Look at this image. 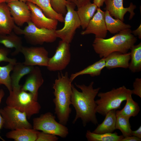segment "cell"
<instances>
[{
  "mask_svg": "<svg viewBox=\"0 0 141 141\" xmlns=\"http://www.w3.org/2000/svg\"><path fill=\"white\" fill-rule=\"evenodd\" d=\"M28 0H7V3L15 1H22L25 2H26Z\"/></svg>",
  "mask_w": 141,
  "mask_h": 141,
  "instance_id": "cell-42",
  "label": "cell"
},
{
  "mask_svg": "<svg viewBox=\"0 0 141 141\" xmlns=\"http://www.w3.org/2000/svg\"><path fill=\"white\" fill-rule=\"evenodd\" d=\"M20 52L24 55L25 65L47 67L49 58L48 51L43 46H23Z\"/></svg>",
  "mask_w": 141,
  "mask_h": 141,
  "instance_id": "cell-11",
  "label": "cell"
},
{
  "mask_svg": "<svg viewBox=\"0 0 141 141\" xmlns=\"http://www.w3.org/2000/svg\"><path fill=\"white\" fill-rule=\"evenodd\" d=\"M85 30L81 32V35L92 34L95 35L96 38H105L107 30L105 21L104 13L100 8H97L96 13Z\"/></svg>",
  "mask_w": 141,
  "mask_h": 141,
  "instance_id": "cell-12",
  "label": "cell"
},
{
  "mask_svg": "<svg viewBox=\"0 0 141 141\" xmlns=\"http://www.w3.org/2000/svg\"><path fill=\"white\" fill-rule=\"evenodd\" d=\"M126 103L124 108L120 110H118L121 114L130 118L135 117L140 111V108L138 103L133 99L132 96L129 97L126 100Z\"/></svg>",
  "mask_w": 141,
  "mask_h": 141,
  "instance_id": "cell-30",
  "label": "cell"
},
{
  "mask_svg": "<svg viewBox=\"0 0 141 141\" xmlns=\"http://www.w3.org/2000/svg\"><path fill=\"white\" fill-rule=\"evenodd\" d=\"M31 12V21L37 27L56 30L58 21L46 16L42 10L35 4L29 2H26Z\"/></svg>",
  "mask_w": 141,
  "mask_h": 141,
  "instance_id": "cell-13",
  "label": "cell"
},
{
  "mask_svg": "<svg viewBox=\"0 0 141 141\" xmlns=\"http://www.w3.org/2000/svg\"><path fill=\"white\" fill-rule=\"evenodd\" d=\"M51 6L57 13L63 16L67 12L66 5L69 1L67 0H50Z\"/></svg>",
  "mask_w": 141,
  "mask_h": 141,
  "instance_id": "cell-32",
  "label": "cell"
},
{
  "mask_svg": "<svg viewBox=\"0 0 141 141\" xmlns=\"http://www.w3.org/2000/svg\"><path fill=\"white\" fill-rule=\"evenodd\" d=\"M27 2H32L37 5L47 17L61 22H64L63 15L58 13L54 9L50 0H28Z\"/></svg>",
  "mask_w": 141,
  "mask_h": 141,
  "instance_id": "cell-26",
  "label": "cell"
},
{
  "mask_svg": "<svg viewBox=\"0 0 141 141\" xmlns=\"http://www.w3.org/2000/svg\"><path fill=\"white\" fill-rule=\"evenodd\" d=\"M23 29L15 25L14 32L17 35H23L26 40L30 44L34 45H42L45 43H52L57 38L55 30L40 28L35 26L31 21Z\"/></svg>",
  "mask_w": 141,
  "mask_h": 141,
  "instance_id": "cell-6",
  "label": "cell"
},
{
  "mask_svg": "<svg viewBox=\"0 0 141 141\" xmlns=\"http://www.w3.org/2000/svg\"><path fill=\"white\" fill-rule=\"evenodd\" d=\"M130 52L123 54L119 52L111 53L105 58V67L110 69L118 67L128 68Z\"/></svg>",
  "mask_w": 141,
  "mask_h": 141,
  "instance_id": "cell-17",
  "label": "cell"
},
{
  "mask_svg": "<svg viewBox=\"0 0 141 141\" xmlns=\"http://www.w3.org/2000/svg\"><path fill=\"white\" fill-rule=\"evenodd\" d=\"M133 89L132 90V94H134L141 98V79L136 78L133 83Z\"/></svg>",
  "mask_w": 141,
  "mask_h": 141,
  "instance_id": "cell-35",
  "label": "cell"
},
{
  "mask_svg": "<svg viewBox=\"0 0 141 141\" xmlns=\"http://www.w3.org/2000/svg\"><path fill=\"white\" fill-rule=\"evenodd\" d=\"M72 83L68 72L64 74L59 72L53 84L55 98V113L61 124L66 126L71 112L70 107L72 93Z\"/></svg>",
  "mask_w": 141,
  "mask_h": 141,
  "instance_id": "cell-2",
  "label": "cell"
},
{
  "mask_svg": "<svg viewBox=\"0 0 141 141\" xmlns=\"http://www.w3.org/2000/svg\"><path fill=\"white\" fill-rule=\"evenodd\" d=\"M105 67V58H101L99 61L88 66L83 70L72 74L69 77L70 82L72 83L78 76L85 74H89L92 77L99 75L102 70Z\"/></svg>",
  "mask_w": 141,
  "mask_h": 141,
  "instance_id": "cell-24",
  "label": "cell"
},
{
  "mask_svg": "<svg viewBox=\"0 0 141 141\" xmlns=\"http://www.w3.org/2000/svg\"><path fill=\"white\" fill-rule=\"evenodd\" d=\"M86 137L88 141H121L124 137L118 135L116 132L96 134L88 130Z\"/></svg>",
  "mask_w": 141,
  "mask_h": 141,
  "instance_id": "cell-28",
  "label": "cell"
},
{
  "mask_svg": "<svg viewBox=\"0 0 141 141\" xmlns=\"http://www.w3.org/2000/svg\"><path fill=\"white\" fill-rule=\"evenodd\" d=\"M132 135L141 139V126L136 130L132 131Z\"/></svg>",
  "mask_w": 141,
  "mask_h": 141,
  "instance_id": "cell-39",
  "label": "cell"
},
{
  "mask_svg": "<svg viewBox=\"0 0 141 141\" xmlns=\"http://www.w3.org/2000/svg\"><path fill=\"white\" fill-rule=\"evenodd\" d=\"M132 95V90L124 86L106 92L98 93L97 95L100 98L95 101L96 112L105 116L110 111L120 109L122 102Z\"/></svg>",
  "mask_w": 141,
  "mask_h": 141,
  "instance_id": "cell-5",
  "label": "cell"
},
{
  "mask_svg": "<svg viewBox=\"0 0 141 141\" xmlns=\"http://www.w3.org/2000/svg\"><path fill=\"white\" fill-rule=\"evenodd\" d=\"M58 139L56 135L42 131L38 133L36 141H57Z\"/></svg>",
  "mask_w": 141,
  "mask_h": 141,
  "instance_id": "cell-34",
  "label": "cell"
},
{
  "mask_svg": "<svg viewBox=\"0 0 141 141\" xmlns=\"http://www.w3.org/2000/svg\"><path fill=\"white\" fill-rule=\"evenodd\" d=\"M130 60L128 68L133 72L141 70V43L133 45L130 49Z\"/></svg>",
  "mask_w": 141,
  "mask_h": 141,
  "instance_id": "cell-27",
  "label": "cell"
},
{
  "mask_svg": "<svg viewBox=\"0 0 141 141\" xmlns=\"http://www.w3.org/2000/svg\"><path fill=\"white\" fill-rule=\"evenodd\" d=\"M39 132L33 128H21L11 130L6 133L5 136L15 141H36Z\"/></svg>",
  "mask_w": 141,
  "mask_h": 141,
  "instance_id": "cell-19",
  "label": "cell"
},
{
  "mask_svg": "<svg viewBox=\"0 0 141 141\" xmlns=\"http://www.w3.org/2000/svg\"><path fill=\"white\" fill-rule=\"evenodd\" d=\"M5 93L3 90L2 89H0V104L2 100L4 97ZM3 119L0 113V131L2 128L3 127ZM0 139L3 141H5V140L0 135Z\"/></svg>",
  "mask_w": 141,
  "mask_h": 141,
  "instance_id": "cell-37",
  "label": "cell"
},
{
  "mask_svg": "<svg viewBox=\"0 0 141 141\" xmlns=\"http://www.w3.org/2000/svg\"><path fill=\"white\" fill-rule=\"evenodd\" d=\"M15 24L22 26L31 21V12L26 2L19 1L7 3Z\"/></svg>",
  "mask_w": 141,
  "mask_h": 141,
  "instance_id": "cell-14",
  "label": "cell"
},
{
  "mask_svg": "<svg viewBox=\"0 0 141 141\" xmlns=\"http://www.w3.org/2000/svg\"><path fill=\"white\" fill-rule=\"evenodd\" d=\"M116 110L109 111L105 115L103 122L99 124L97 128L92 132L96 134L113 133L116 130Z\"/></svg>",
  "mask_w": 141,
  "mask_h": 141,
  "instance_id": "cell-22",
  "label": "cell"
},
{
  "mask_svg": "<svg viewBox=\"0 0 141 141\" xmlns=\"http://www.w3.org/2000/svg\"><path fill=\"white\" fill-rule=\"evenodd\" d=\"M93 84V81L91 82L88 86L75 83L76 86L80 89L81 92L78 91L74 85L72 84L71 104L74 108L76 112L73 122V124L79 119L81 120L84 127L90 122L95 125L98 124L96 115L97 105L95 98L101 88L94 89Z\"/></svg>",
  "mask_w": 141,
  "mask_h": 141,
  "instance_id": "cell-1",
  "label": "cell"
},
{
  "mask_svg": "<svg viewBox=\"0 0 141 141\" xmlns=\"http://www.w3.org/2000/svg\"><path fill=\"white\" fill-rule=\"evenodd\" d=\"M14 65L13 63H9L6 66H0V85H4L9 92L13 89L10 73L13 69Z\"/></svg>",
  "mask_w": 141,
  "mask_h": 141,
  "instance_id": "cell-31",
  "label": "cell"
},
{
  "mask_svg": "<svg viewBox=\"0 0 141 141\" xmlns=\"http://www.w3.org/2000/svg\"><path fill=\"white\" fill-rule=\"evenodd\" d=\"M55 120V117L50 112L41 114L33 119V128L65 138L69 134L68 129Z\"/></svg>",
  "mask_w": 141,
  "mask_h": 141,
  "instance_id": "cell-7",
  "label": "cell"
},
{
  "mask_svg": "<svg viewBox=\"0 0 141 141\" xmlns=\"http://www.w3.org/2000/svg\"><path fill=\"white\" fill-rule=\"evenodd\" d=\"M71 57L70 44L61 40L59 41L54 55L49 58L47 68L51 71L62 70L69 64Z\"/></svg>",
  "mask_w": 141,
  "mask_h": 141,
  "instance_id": "cell-10",
  "label": "cell"
},
{
  "mask_svg": "<svg viewBox=\"0 0 141 141\" xmlns=\"http://www.w3.org/2000/svg\"><path fill=\"white\" fill-rule=\"evenodd\" d=\"M79 8L91 2V0H67Z\"/></svg>",
  "mask_w": 141,
  "mask_h": 141,
  "instance_id": "cell-36",
  "label": "cell"
},
{
  "mask_svg": "<svg viewBox=\"0 0 141 141\" xmlns=\"http://www.w3.org/2000/svg\"><path fill=\"white\" fill-rule=\"evenodd\" d=\"M0 113L3 120V127L5 129L12 130L23 128H33L24 113L7 106L0 109Z\"/></svg>",
  "mask_w": 141,
  "mask_h": 141,
  "instance_id": "cell-9",
  "label": "cell"
},
{
  "mask_svg": "<svg viewBox=\"0 0 141 141\" xmlns=\"http://www.w3.org/2000/svg\"><path fill=\"white\" fill-rule=\"evenodd\" d=\"M0 44L9 49L14 48L15 51L11 54L13 56L20 52L23 46L21 38L13 31L8 34H0Z\"/></svg>",
  "mask_w": 141,
  "mask_h": 141,
  "instance_id": "cell-20",
  "label": "cell"
},
{
  "mask_svg": "<svg viewBox=\"0 0 141 141\" xmlns=\"http://www.w3.org/2000/svg\"><path fill=\"white\" fill-rule=\"evenodd\" d=\"M97 8L95 4L90 2L78 8L76 11L83 30L86 28Z\"/></svg>",
  "mask_w": 141,
  "mask_h": 141,
  "instance_id": "cell-23",
  "label": "cell"
},
{
  "mask_svg": "<svg viewBox=\"0 0 141 141\" xmlns=\"http://www.w3.org/2000/svg\"><path fill=\"white\" fill-rule=\"evenodd\" d=\"M15 25L7 3H0V34L11 33Z\"/></svg>",
  "mask_w": 141,
  "mask_h": 141,
  "instance_id": "cell-18",
  "label": "cell"
},
{
  "mask_svg": "<svg viewBox=\"0 0 141 141\" xmlns=\"http://www.w3.org/2000/svg\"><path fill=\"white\" fill-rule=\"evenodd\" d=\"M141 139L133 136L124 137L121 141H140Z\"/></svg>",
  "mask_w": 141,
  "mask_h": 141,
  "instance_id": "cell-38",
  "label": "cell"
},
{
  "mask_svg": "<svg viewBox=\"0 0 141 141\" xmlns=\"http://www.w3.org/2000/svg\"><path fill=\"white\" fill-rule=\"evenodd\" d=\"M28 75L24 84L21 86V89L31 93L34 99L37 101L38 90L44 81L41 71L38 67L34 66Z\"/></svg>",
  "mask_w": 141,
  "mask_h": 141,
  "instance_id": "cell-16",
  "label": "cell"
},
{
  "mask_svg": "<svg viewBox=\"0 0 141 141\" xmlns=\"http://www.w3.org/2000/svg\"><path fill=\"white\" fill-rule=\"evenodd\" d=\"M34 66H28L23 62H16L14 65L13 72L10 75L12 88H18L21 87L19 85L21 79L24 76L29 74Z\"/></svg>",
  "mask_w": 141,
  "mask_h": 141,
  "instance_id": "cell-21",
  "label": "cell"
},
{
  "mask_svg": "<svg viewBox=\"0 0 141 141\" xmlns=\"http://www.w3.org/2000/svg\"><path fill=\"white\" fill-rule=\"evenodd\" d=\"M75 6L69 2L66 5L67 12L64 18V26L61 29L55 30L57 38L69 44L73 39L76 30L81 27L79 19L75 10Z\"/></svg>",
  "mask_w": 141,
  "mask_h": 141,
  "instance_id": "cell-8",
  "label": "cell"
},
{
  "mask_svg": "<svg viewBox=\"0 0 141 141\" xmlns=\"http://www.w3.org/2000/svg\"><path fill=\"white\" fill-rule=\"evenodd\" d=\"M104 13L107 29L110 33H117L122 31L130 29L131 27L130 25L125 24L120 20L113 18L108 11L105 10Z\"/></svg>",
  "mask_w": 141,
  "mask_h": 141,
  "instance_id": "cell-25",
  "label": "cell"
},
{
  "mask_svg": "<svg viewBox=\"0 0 141 141\" xmlns=\"http://www.w3.org/2000/svg\"><path fill=\"white\" fill-rule=\"evenodd\" d=\"M7 0H0V3L3 2H6Z\"/></svg>",
  "mask_w": 141,
  "mask_h": 141,
  "instance_id": "cell-43",
  "label": "cell"
},
{
  "mask_svg": "<svg viewBox=\"0 0 141 141\" xmlns=\"http://www.w3.org/2000/svg\"><path fill=\"white\" fill-rule=\"evenodd\" d=\"M105 0H93V3L95 4L98 8H100L103 5Z\"/></svg>",
  "mask_w": 141,
  "mask_h": 141,
  "instance_id": "cell-41",
  "label": "cell"
},
{
  "mask_svg": "<svg viewBox=\"0 0 141 141\" xmlns=\"http://www.w3.org/2000/svg\"><path fill=\"white\" fill-rule=\"evenodd\" d=\"M132 33L135 36H138L139 39L141 38V25L136 30L132 31Z\"/></svg>",
  "mask_w": 141,
  "mask_h": 141,
  "instance_id": "cell-40",
  "label": "cell"
},
{
  "mask_svg": "<svg viewBox=\"0 0 141 141\" xmlns=\"http://www.w3.org/2000/svg\"><path fill=\"white\" fill-rule=\"evenodd\" d=\"M105 4L104 9L108 11L110 15L115 19H118L122 21L124 20V16L127 12L130 13L129 20L132 19L135 13L134 9L136 6L131 3L129 6L124 8L123 0H105Z\"/></svg>",
  "mask_w": 141,
  "mask_h": 141,
  "instance_id": "cell-15",
  "label": "cell"
},
{
  "mask_svg": "<svg viewBox=\"0 0 141 141\" xmlns=\"http://www.w3.org/2000/svg\"><path fill=\"white\" fill-rule=\"evenodd\" d=\"M116 129L120 130L124 137L132 136V130L129 122L130 118L122 115L118 110L116 111Z\"/></svg>",
  "mask_w": 141,
  "mask_h": 141,
  "instance_id": "cell-29",
  "label": "cell"
},
{
  "mask_svg": "<svg viewBox=\"0 0 141 141\" xmlns=\"http://www.w3.org/2000/svg\"><path fill=\"white\" fill-rule=\"evenodd\" d=\"M21 87L13 88L6 101L7 106L25 113L27 119L39 113L41 107L33 95L23 90Z\"/></svg>",
  "mask_w": 141,
  "mask_h": 141,
  "instance_id": "cell-4",
  "label": "cell"
},
{
  "mask_svg": "<svg viewBox=\"0 0 141 141\" xmlns=\"http://www.w3.org/2000/svg\"><path fill=\"white\" fill-rule=\"evenodd\" d=\"M137 40L130 29L122 31L107 39L95 38L92 45L95 52L101 58H105L113 52H128Z\"/></svg>",
  "mask_w": 141,
  "mask_h": 141,
  "instance_id": "cell-3",
  "label": "cell"
},
{
  "mask_svg": "<svg viewBox=\"0 0 141 141\" xmlns=\"http://www.w3.org/2000/svg\"><path fill=\"white\" fill-rule=\"evenodd\" d=\"M10 52L9 48L4 46H0V62H4L11 63L14 65L17 62L15 58H11L8 57Z\"/></svg>",
  "mask_w": 141,
  "mask_h": 141,
  "instance_id": "cell-33",
  "label": "cell"
}]
</instances>
